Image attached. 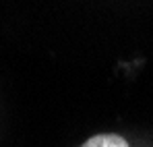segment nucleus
<instances>
[{
	"instance_id": "obj_1",
	"label": "nucleus",
	"mask_w": 153,
	"mask_h": 147,
	"mask_svg": "<svg viewBox=\"0 0 153 147\" xmlns=\"http://www.w3.org/2000/svg\"><path fill=\"white\" fill-rule=\"evenodd\" d=\"M83 147H128V143L118 135H95Z\"/></svg>"
}]
</instances>
